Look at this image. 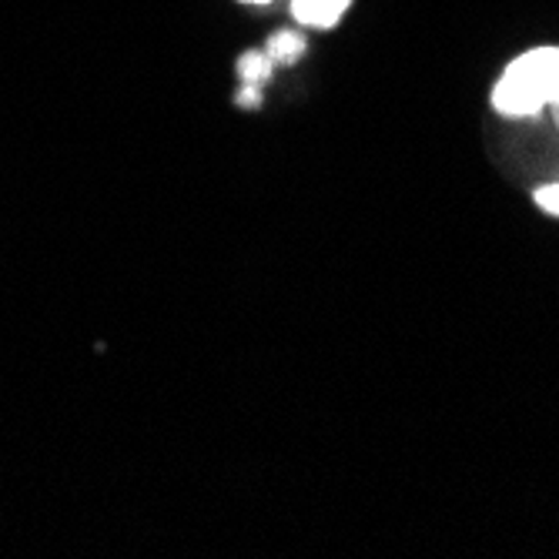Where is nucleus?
I'll list each match as a JSON object with an SVG mask.
<instances>
[{
	"mask_svg": "<svg viewBox=\"0 0 559 559\" xmlns=\"http://www.w3.org/2000/svg\"><path fill=\"white\" fill-rule=\"evenodd\" d=\"M559 74V47H536L516 58L492 91V105L499 115L526 118L549 105V94Z\"/></svg>",
	"mask_w": 559,
	"mask_h": 559,
	"instance_id": "1",
	"label": "nucleus"
},
{
	"mask_svg": "<svg viewBox=\"0 0 559 559\" xmlns=\"http://www.w3.org/2000/svg\"><path fill=\"white\" fill-rule=\"evenodd\" d=\"M348 4L352 0H295L292 11L309 27H332V24H338V17L345 14Z\"/></svg>",
	"mask_w": 559,
	"mask_h": 559,
	"instance_id": "2",
	"label": "nucleus"
},
{
	"mask_svg": "<svg viewBox=\"0 0 559 559\" xmlns=\"http://www.w3.org/2000/svg\"><path fill=\"white\" fill-rule=\"evenodd\" d=\"M265 55L272 64H295L305 55V37L295 31H278L275 37H269Z\"/></svg>",
	"mask_w": 559,
	"mask_h": 559,
	"instance_id": "3",
	"label": "nucleus"
},
{
	"mask_svg": "<svg viewBox=\"0 0 559 559\" xmlns=\"http://www.w3.org/2000/svg\"><path fill=\"white\" fill-rule=\"evenodd\" d=\"M238 74H241L245 84L259 87V84L272 74V61H269L265 50H248V55L238 61Z\"/></svg>",
	"mask_w": 559,
	"mask_h": 559,
	"instance_id": "4",
	"label": "nucleus"
},
{
	"mask_svg": "<svg viewBox=\"0 0 559 559\" xmlns=\"http://www.w3.org/2000/svg\"><path fill=\"white\" fill-rule=\"evenodd\" d=\"M536 205L549 215H559V185H546L536 191Z\"/></svg>",
	"mask_w": 559,
	"mask_h": 559,
	"instance_id": "5",
	"label": "nucleus"
},
{
	"mask_svg": "<svg viewBox=\"0 0 559 559\" xmlns=\"http://www.w3.org/2000/svg\"><path fill=\"white\" fill-rule=\"evenodd\" d=\"M549 105H559V74H556V84H552V94H549Z\"/></svg>",
	"mask_w": 559,
	"mask_h": 559,
	"instance_id": "6",
	"label": "nucleus"
},
{
	"mask_svg": "<svg viewBox=\"0 0 559 559\" xmlns=\"http://www.w3.org/2000/svg\"><path fill=\"white\" fill-rule=\"evenodd\" d=\"M241 4H269V0H241Z\"/></svg>",
	"mask_w": 559,
	"mask_h": 559,
	"instance_id": "7",
	"label": "nucleus"
}]
</instances>
